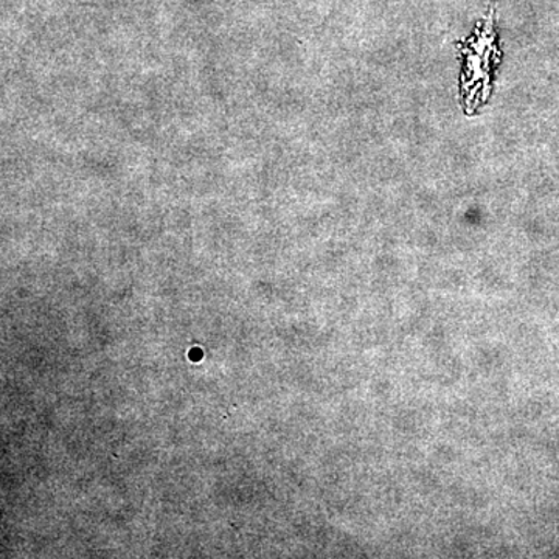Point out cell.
<instances>
[{"label": "cell", "mask_w": 559, "mask_h": 559, "mask_svg": "<svg viewBox=\"0 0 559 559\" xmlns=\"http://www.w3.org/2000/svg\"><path fill=\"white\" fill-rule=\"evenodd\" d=\"M459 47L463 58L459 83L460 105L471 116L491 97L496 69L502 60L496 0H489L487 16L477 24L473 35L459 43Z\"/></svg>", "instance_id": "obj_1"}]
</instances>
